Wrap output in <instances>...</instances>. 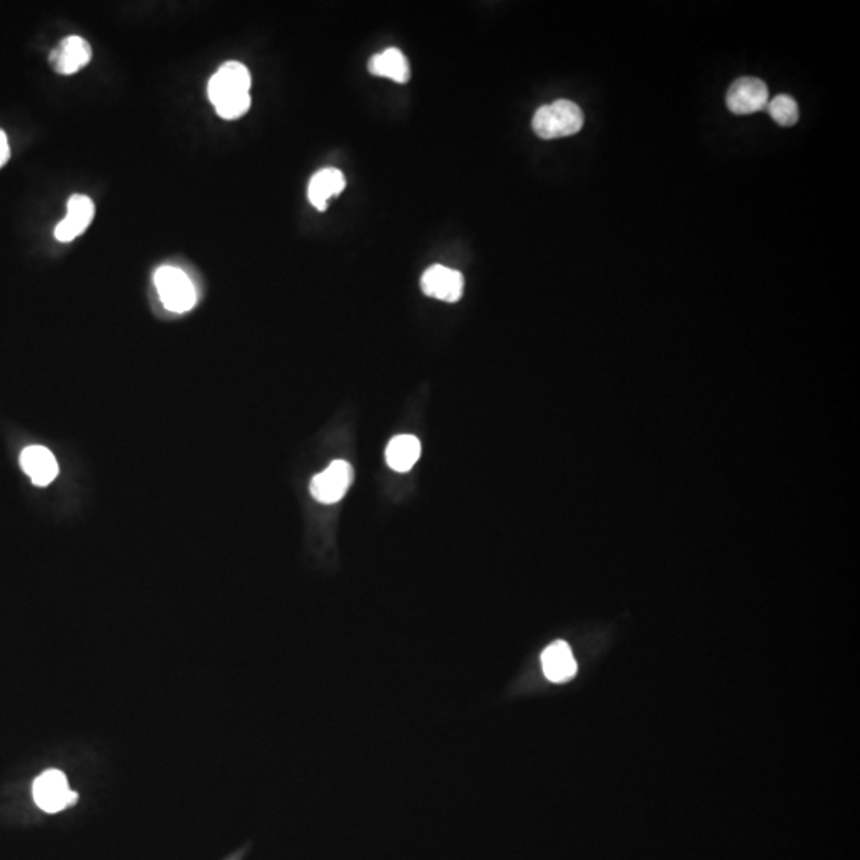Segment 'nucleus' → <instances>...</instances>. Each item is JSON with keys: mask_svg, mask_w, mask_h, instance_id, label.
<instances>
[{"mask_svg": "<svg viewBox=\"0 0 860 860\" xmlns=\"http://www.w3.org/2000/svg\"><path fill=\"white\" fill-rule=\"evenodd\" d=\"M10 160V145H8V137L5 131L0 129V169L7 165Z\"/></svg>", "mask_w": 860, "mask_h": 860, "instance_id": "17", "label": "nucleus"}, {"mask_svg": "<svg viewBox=\"0 0 860 860\" xmlns=\"http://www.w3.org/2000/svg\"><path fill=\"white\" fill-rule=\"evenodd\" d=\"M20 464L24 473L36 486H48L58 477V462L45 446L34 445L24 448L20 456Z\"/></svg>", "mask_w": 860, "mask_h": 860, "instance_id": "10", "label": "nucleus"}, {"mask_svg": "<svg viewBox=\"0 0 860 860\" xmlns=\"http://www.w3.org/2000/svg\"><path fill=\"white\" fill-rule=\"evenodd\" d=\"M725 101L733 114H755L768 106L767 85L755 77H741L730 86Z\"/></svg>", "mask_w": 860, "mask_h": 860, "instance_id": "6", "label": "nucleus"}, {"mask_svg": "<svg viewBox=\"0 0 860 860\" xmlns=\"http://www.w3.org/2000/svg\"><path fill=\"white\" fill-rule=\"evenodd\" d=\"M768 114L771 115L774 122L779 126L789 128L798 122L800 112H798V104L794 98H790L787 94H778L776 98L768 102Z\"/></svg>", "mask_w": 860, "mask_h": 860, "instance_id": "15", "label": "nucleus"}, {"mask_svg": "<svg viewBox=\"0 0 860 860\" xmlns=\"http://www.w3.org/2000/svg\"><path fill=\"white\" fill-rule=\"evenodd\" d=\"M582 109L575 102L567 99L542 106L532 118V129L542 139H559V137L574 136L583 128Z\"/></svg>", "mask_w": 860, "mask_h": 860, "instance_id": "1", "label": "nucleus"}, {"mask_svg": "<svg viewBox=\"0 0 860 860\" xmlns=\"http://www.w3.org/2000/svg\"><path fill=\"white\" fill-rule=\"evenodd\" d=\"M161 303L171 313H187L196 305V290L187 274L174 266H161L155 273Z\"/></svg>", "mask_w": 860, "mask_h": 860, "instance_id": "2", "label": "nucleus"}, {"mask_svg": "<svg viewBox=\"0 0 860 860\" xmlns=\"http://www.w3.org/2000/svg\"><path fill=\"white\" fill-rule=\"evenodd\" d=\"M91 56H93V51H91L90 43L86 42L83 37L71 36L61 40L51 50L48 61H50L56 74L71 75L79 72L82 67L90 63Z\"/></svg>", "mask_w": 860, "mask_h": 860, "instance_id": "8", "label": "nucleus"}, {"mask_svg": "<svg viewBox=\"0 0 860 860\" xmlns=\"http://www.w3.org/2000/svg\"><path fill=\"white\" fill-rule=\"evenodd\" d=\"M94 219V203L85 195H74L67 201V214L55 228L59 243H71L82 235Z\"/></svg>", "mask_w": 860, "mask_h": 860, "instance_id": "9", "label": "nucleus"}, {"mask_svg": "<svg viewBox=\"0 0 860 860\" xmlns=\"http://www.w3.org/2000/svg\"><path fill=\"white\" fill-rule=\"evenodd\" d=\"M251 83V74L244 64L238 63V61L225 63L209 80V101L215 107L222 102L231 101V99L243 98L249 94Z\"/></svg>", "mask_w": 860, "mask_h": 860, "instance_id": "4", "label": "nucleus"}, {"mask_svg": "<svg viewBox=\"0 0 860 860\" xmlns=\"http://www.w3.org/2000/svg\"><path fill=\"white\" fill-rule=\"evenodd\" d=\"M542 668L548 681L555 684L571 681L577 674V661L571 647L564 641L553 642L542 653Z\"/></svg>", "mask_w": 860, "mask_h": 860, "instance_id": "11", "label": "nucleus"}, {"mask_svg": "<svg viewBox=\"0 0 860 860\" xmlns=\"http://www.w3.org/2000/svg\"><path fill=\"white\" fill-rule=\"evenodd\" d=\"M251 102V94H247L243 98L222 102L219 106H215V112L225 120H236V118H241L247 114V110L251 109Z\"/></svg>", "mask_w": 860, "mask_h": 860, "instance_id": "16", "label": "nucleus"}, {"mask_svg": "<svg viewBox=\"0 0 860 860\" xmlns=\"http://www.w3.org/2000/svg\"><path fill=\"white\" fill-rule=\"evenodd\" d=\"M32 795L40 810L47 813L66 810L75 805L79 797L67 784L63 771L59 770H48L40 774L32 786Z\"/></svg>", "mask_w": 860, "mask_h": 860, "instance_id": "3", "label": "nucleus"}, {"mask_svg": "<svg viewBox=\"0 0 860 860\" xmlns=\"http://www.w3.org/2000/svg\"><path fill=\"white\" fill-rule=\"evenodd\" d=\"M354 481V470L346 461H333L311 481V496L321 504H337L346 496Z\"/></svg>", "mask_w": 860, "mask_h": 860, "instance_id": "5", "label": "nucleus"}, {"mask_svg": "<svg viewBox=\"0 0 860 860\" xmlns=\"http://www.w3.org/2000/svg\"><path fill=\"white\" fill-rule=\"evenodd\" d=\"M421 289L427 297L456 303L464 294V278L459 271L448 266H430L421 278Z\"/></svg>", "mask_w": 860, "mask_h": 860, "instance_id": "7", "label": "nucleus"}, {"mask_svg": "<svg viewBox=\"0 0 860 860\" xmlns=\"http://www.w3.org/2000/svg\"><path fill=\"white\" fill-rule=\"evenodd\" d=\"M368 69L373 75L397 83H407L410 80V64L399 48H387L380 55L373 56L368 63Z\"/></svg>", "mask_w": 860, "mask_h": 860, "instance_id": "14", "label": "nucleus"}, {"mask_svg": "<svg viewBox=\"0 0 860 860\" xmlns=\"http://www.w3.org/2000/svg\"><path fill=\"white\" fill-rule=\"evenodd\" d=\"M346 187L343 172L335 168H325L316 172L309 182L308 198L317 211H325L330 198L340 195Z\"/></svg>", "mask_w": 860, "mask_h": 860, "instance_id": "12", "label": "nucleus"}, {"mask_svg": "<svg viewBox=\"0 0 860 860\" xmlns=\"http://www.w3.org/2000/svg\"><path fill=\"white\" fill-rule=\"evenodd\" d=\"M419 458H421V442L415 435H397L387 445V466L395 472H410Z\"/></svg>", "mask_w": 860, "mask_h": 860, "instance_id": "13", "label": "nucleus"}]
</instances>
